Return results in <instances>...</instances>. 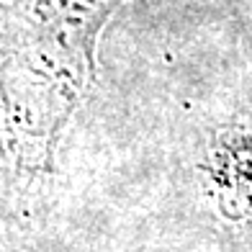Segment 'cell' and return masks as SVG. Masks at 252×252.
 <instances>
[{
	"label": "cell",
	"mask_w": 252,
	"mask_h": 252,
	"mask_svg": "<svg viewBox=\"0 0 252 252\" xmlns=\"http://www.w3.org/2000/svg\"><path fill=\"white\" fill-rule=\"evenodd\" d=\"M221 211L242 219L252 214V129H237L219 144Z\"/></svg>",
	"instance_id": "obj_1"
}]
</instances>
